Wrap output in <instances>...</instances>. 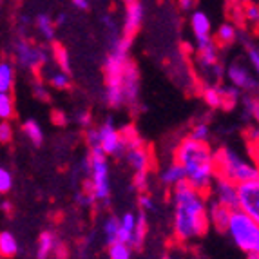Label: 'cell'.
<instances>
[{"instance_id":"obj_31","label":"cell","mask_w":259,"mask_h":259,"mask_svg":"<svg viewBox=\"0 0 259 259\" xmlns=\"http://www.w3.org/2000/svg\"><path fill=\"white\" fill-rule=\"evenodd\" d=\"M109 259H131L133 257V248L125 243H112L107 248Z\"/></svg>"},{"instance_id":"obj_42","label":"cell","mask_w":259,"mask_h":259,"mask_svg":"<svg viewBox=\"0 0 259 259\" xmlns=\"http://www.w3.org/2000/svg\"><path fill=\"white\" fill-rule=\"evenodd\" d=\"M51 118L55 123H58V125H65V123H67V118H65V114L62 111H53Z\"/></svg>"},{"instance_id":"obj_24","label":"cell","mask_w":259,"mask_h":259,"mask_svg":"<svg viewBox=\"0 0 259 259\" xmlns=\"http://www.w3.org/2000/svg\"><path fill=\"white\" fill-rule=\"evenodd\" d=\"M36 27H38V31L42 33V36L48 40V42H55L56 26H55V20H53L49 15L40 13L38 17H36Z\"/></svg>"},{"instance_id":"obj_13","label":"cell","mask_w":259,"mask_h":259,"mask_svg":"<svg viewBox=\"0 0 259 259\" xmlns=\"http://www.w3.org/2000/svg\"><path fill=\"white\" fill-rule=\"evenodd\" d=\"M121 91L125 96V105L136 104L140 98V73L138 67L131 60L127 64L125 71L121 74Z\"/></svg>"},{"instance_id":"obj_25","label":"cell","mask_w":259,"mask_h":259,"mask_svg":"<svg viewBox=\"0 0 259 259\" xmlns=\"http://www.w3.org/2000/svg\"><path fill=\"white\" fill-rule=\"evenodd\" d=\"M15 82L13 65L9 62H0V93H11Z\"/></svg>"},{"instance_id":"obj_48","label":"cell","mask_w":259,"mask_h":259,"mask_svg":"<svg viewBox=\"0 0 259 259\" xmlns=\"http://www.w3.org/2000/svg\"><path fill=\"white\" fill-rule=\"evenodd\" d=\"M163 259H182V257H180L178 252H167V254L163 255Z\"/></svg>"},{"instance_id":"obj_23","label":"cell","mask_w":259,"mask_h":259,"mask_svg":"<svg viewBox=\"0 0 259 259\" xmlns=\"http://www.w3.org/2000/svg\"><path fill=\"white\" fill-rule=\"evenodd\" d=\"M22 131H24L26 138L29 140L35 147H40V145L44 143V131H42V127H40V123L36 120H33V118L26 120L24 123H22Z\"/></svg>"},{"instance_id":"obj_43","label":"cell","mask_w":259,"mask_h":259,"mask_svg":"<svg viewBox=\"0 0 259 259\" xmlns=\"http://www.w3.org/2000/svg\"><path fill=\"white\" fill-rule=\"evenodd\" d=\"M73 8L82 9V11H87V9L91 8V2H89V0H74V2H73Z\"/></svg>"},{"instance_id":"obj_50","label":"cell","mask_w":259,"mask_h":259,"mask_svg":"<svg viewBox=\"0 0 259 259\" xmlns=\"http://www.w3.org/2000/svg\"><path fill=\"white\" fill-rule=\"evenodd\" d=\"M196 259H208V257H203V255H199V257H196Z\"/></svg>"},{"instance_id":"obj_37","label":"cell","mask_w":259,"mask_h":259,"mask_svg":"<svg viewBox=\"0 0 259 259\" xmlns=\"http://www.w3.org/2000/svg\"><path fill=\"white\" fill-rule=\"evenodd\" d=\"M13 140V127L9 121H0V143H9Z\"/></svg>"},{"instance_id":"obj_15","label":"cell","mask_w":259,"mask_h":259,"mask_svg":"<svg viewBox=\"0 0 259 259\" xmlns=\"http://www.w3.org/2000/svg\"><path fill=\"white\" fill-rule=\"evenodd\" d=\"M190 31H192L196 40L212 38V22L205 11L194 9L190 13Z\"/></svg>"},{"instance_id":"obj_7","label":"cell","mask_w":259,"mask_h":259,"mask_svg":"<svg viewBox=\"0 0 259 259\" xmlns=\"http://www.w3.org/2000/svg\"><path fill=\"white\" fill-rule=\"evenodd\" d=\"M225 78H227V83L239 93H246V95L259 93V78L243 62H232L225 69Z\"/></svg>"},{"instance_id":"obj_45","label":"cell","mask_w":259,"mask_h":259,"mask_svg":"<svg viewBox=\"0 0 259 259\" xmlns=\"http://www.w3.org/2000/svg\"><path fill=\"white\" fill-rule=\"evenodd\" d=\"M180 8H182L183 11H194L196 2H192V0H182V2H180Z\"/></svg>"},{"instance_id":"obj_3","label":"cell","mask_w":259,"mask_h":259,"mask_svg":"<svg viewBox=\"0 0 259 259\" xmlns=\"http://www.w3.org/2000/svg\"><path fill=\"white\" fill-rule=\"evenodd\" d=\"M214 165L218 178H223L234 185H241L259 178V163L250 154H243L238 149L221 147L214 152Z\"/></svg>"},{"instance_id":"obj_29","label":"cell","mask_w":259,"mask_h":259,"mask_svg":"<svg viewBox=\"0 0 259 259\" xmlns=\"http://www.w3.org/2000/svg\"><path fill=\"white\" fill-rule=\"evenodd\" d=\"M15 114V102L11 93H0V121H8Z\"/></svg>"},{"instance_id":"obj_36","label":"cell","mask_w":259,"mask_h":259,"mask_svg":"<svg viewBox=\"0 0 259 259\" xmlns=\"http://www.w3.org/2000/svg\"><path fill=\"white\" fill-rule=\"evenodd\" d=\"M133 185L136 190H140L142 194H145V189L149 185V172H136L133 176Z\"/></svg>"},{"instance_id":"obj_4","label":"cell","mask_w":259,"mask_h":259,"mask_svg":"<svg viewBox=\"0 0 259 259\" xmlns=\"http://www.w3.org/2000/svg\"><path fill=\"white\" fill-rule=\"evenodd\" d=\"M87 154H89L91 168L83 183L85 196H89L93 201H107L111 196V174H109L107 156L100 147L89 149Z\"/></svg>"},{"instance_id":"obj_33","label":"cell","mask_w":259,"mask_h":259,"mask_svg":"<svg viewBox=\"0 0 259 259\" xmlns=\"http://www.w3.org/2000/svg\"><path fill=\"white\" fill-rule=\"evenodd\" d=\"M246 58H248V67L252 69V73L259 78V48L248 46L246 48Z\"/></svg>"},{"instance_id":"obj_49","label":"cell","mask_w":259,"mask_h":259,"mask_svg":"<svg viewBox=\"0 0 259 259\" xmlns=\"http://www.w3.org/2000/svg\"><path fill=\"white\" fill-rule=\"evenodd\" d=\"M246 259H259V255H246Z\"/></svg>"},{"instance_id":"obj_5","label":"cell","mask_w":259,"mask_h":259,"mask_svg":"<svg viewBox=\"0 0 259 259\" xmlns=\"http://www.w3.org/2000/svg\"><path fill=\"white\" fill-rule=\"evenodd\" d=\"M227 236L232 239V243L246 255H259V225L254 223L248 216H245L241 210H232Z\"/></svg>"},{"instance_id":"obj_34","label":"cell","mask_w":259,"mask_h":259,"mask_svg":"<svg viewBox=\"0 0 259 259\" xmlns=\"http://www.w3.org/2000/svg\"><path fill=\"white\" fill-rule=\"evenodd\" d=\"M13 187V176L8 168L0 167V194H8Z\"/></svg>"},{"instance_id":"obj_27","label":"cell","mask_w":259,"mask_h":259,"mask_svg":"<svg viewBox=\"0 0 259 259\" xmlns=\"http://www.w3.org/2000/svg\"><path fill=\"white\" fill-rule=\"evenodd\" d=\"M102 229H104V236H105V239H107L109 245L116 243L118 229H120V218L118 216H107L104 220Z\"/></svg>"},{"instance_id":"obj_17","label":"cell","mask_w":259,"mask_h":259,"mask_svg":"<svg viewBox=\"0 0 259 259\" xmlns=\"http://www.w3.org/2000/svg\"><path fill=\"white\" fill-rule=\"evenodd\" d=\"M60 248V243H58V238L56 234L51 232V230H46V232L40 234L38 238V246H36V257L38 259H48L51 252H58Z\"/></svg>"},{"instance_id":"obj_11","label":"cell","mask_w":259,"mask_h":259,"mask_svg":"<svg viewBox=\"0 0 259 259\" xmlns=\"http://www.w3.org/2000/svg\"><path fill=\"white\" fill-rule=\"evenodd\" d=\"M208 194H210L208 199L230 208V210H236V208H238V185L227 182L223 178H216V180H214L210 190H208Z\"/></svg>"},{"instance_id":"obj_28","label":"cell","mask_w":259,"mask_h":259,"mask_svg":"<svg viewBox=\"0 0 259 259\" xmlns=\"http://www.w3.org/2000/svg\"><path fill=\"white\" fill-rule=\"evenodd\" d=\"M53 55H55V62H56V67L64 73L69 74L71 73V60H69V55L62 48L60 44H53Z\"/></svg>"},{"instance_id":"obj_6","label":"cell","mask_w":259,"mask_h":259,"mask_svg":"<svg viewBox=\"0 0 259 259\" xmlns=\"http://www.w3.org/2000/svg\"><path fill=\"white\" fill-rule=\"evenodd\" d=\"M196 65L203 74H212V80L218 82L223 74L220 65V48L214 38L196 40Z\"/></svg>"},{"instance_id":"obj_9","label":"cell","mask_w":259,"mask_h":259,"mask_svg":"<svg viewBox=\"0 0 259 259\" xmlns=\"http://www.w3.org/2000/svg\"><path fill=\"white\" fill-rule=\"evenodd\" d=\"M238 210L259 225V178L238 185Z\"/></svg>"},{"instance_id":"obj_22","label":"cell","mask_w":259,"mask_h":259,"mask_svg":"<svg viewBox=\"0 0 259 259\" xmlns=\"http://www.w3.org/2000/svg\"><path fill=\"white\" fill-rule=\"evenodd\" d=\"M18 254V241L13 234L4 230L0 232V257L11 259Z\"/></svg>"},{"instance_id":"obj_1","label":"cell","mask_w":259,"mask_h":259,"mask_svg":"<svg viewBox=\"0 0 259 259\" xmlns=\"http://www.w3.org/2000/svg\"><path fill=\"white\" fill-rule=\"evenodd\" d=\"M172 232L180 243H189L205 236L208 230V196L187 183L172 189Z\"/></svg>"},{"instance_id":"obj_20","label":"cell","mask_w":259,"mask_h":259,"mask_svg":"<svg viewBox=\"0 0 259 259\" xmlns=\"http://www.w3.org/2000/svg\"><path fill=\"white\" fill-rule=\"evenodd\" d=\"M147 230H149V220L147 214L140 210L136 214V227H134L133 232V239H131V248H142L143 243H145V238H147Z\"/></svg>"},{"instance_id":"obj_14","label":"cell","mask_w":259,"mask_h":259,"mask_svg":"<svg viewBox=\"0 0 259 259\" xmlns=\"http://www.w3.org/2000/svg\"><path fill=\"white\" fill-rule=\"evenodd\" d=\"M230 216H232V210H230V208L208 199V207H207L208 227H214V229L220 230V232H225L227 227H229Z\"/></svg>"},{"instance_id":"obj_18","label":"cell","mask_w":259,"mask_h":259,"mask_svg":"<svg viewBox=\"0 0 259 259\" xmlns=\"http://www.w3.org/2000/svg\"><path fill=\"white\" fill-rule=\"evenodd\" d=\"M203 102L210 109H225L223 102V83H207L201 91Z\"/></svg>"},{"instance_id":"obj_19","label":"cell","mask_w":259,"mask_h":259,"mask_svg":"<svg viewBox=\"0 0 259 259\" xmlns=\"http://www.w3.org/2000/svg\"><path fill=\"white\" fill-rule=\"evenodd\" d=\"M134 227H136V214H134V212H125V214H121L116 243H125V245H131Z\"/></svg>"},{"instance_id":"obj_40","label":"cell","mask_w":259,"mask_h":259,"mask_svg":"<svg viewBox=\"0 0 259 259\" xmlns=\"http://www.w3.org/2000/svg\"><path fill=\"white\" fill-rule=\"evenodd\" d=\"M33 95H35V98L42 100V102H49V91L44 82H35V85H33Z\"/></svg>"},{"instance_id":"obj_44","label":"cell","mask_w":259,"mask_h":259,"mask_svg":"<svg viewBox=\"0 0 259 259\" xmlns=\"http://www.w3.org/2000/svg\"><path fill=\"white\" fill-rule=\"evenodd\" d=\"M248 147H250V156L259 163V138L255 140V142L252 143V145H248Z\"/></svg>"},{"instance_id":"obj_32","label":"cell","mask_w":259,"mask_h":259,"mask_svg":"<svg viewBox=\"0 0 259 259\" xmlns=\"http://www.w3.org/2000/svg\"><path fill=\"white\" fill-rule=\"evenodd\" d=\"M187 138L194 140V142H199V143H208V140H210V127H208L207 123H203V121H199V123H196V125L190 129Z\"/></svg>"},{"instance_id":"obj_16","label":"cell","mask_w":259,"mask_h":259,"mask_svg":"<svg viewBox=\"0 0 259 259\" xmlns=\"http://www.w3.org/2000/svg\"><path fill=\"white\" fill-rule=\"evenodd\" d=\"M160 182L165 187H170V189H176L178 185L187 183L185 180V170L182 168V165H178L176 161H170L168 165H165L160 170Z\"/></svg>"},{"instance_id":"obj_41","label":"cell","mask_w":259,"mask_h":259,"mask_svg":"<svg viewBox=\"0 0 259 259\" xmlns=\"http://www.w3.org/2000/svg\"><path fill=\"white\" fill-rule=\"evenodd\" d=\"M257 138H259V125L248 127L246 129V142H248V145H252Z\"/></svg>"},{"instance_id":"obj_2","label":"cell","mask_w":259,"mask_h":259,"mask_svg":"<svg viewBox=\"0 0 259 259\" xmlns=\"http://www.w3.org/2000/svg\"><path fill=\"white\" fill-rule=\"evenodd\" d=\"M174 161L185 170L187 185L207 194L218 178L214 165V151L208 143H199L185 138L178 143L174 151Z\"/></svg>"},{"instance_id":"obj_21","label":"cell","mask_w":259,"mask_h":259,"mask_svg":"<svg viewBox=\"0 0 259 259\" xmlns=\"http://www.w3.org/2000/svg\"><path fill=\"white\" fill-rule=\"evenodd\" d=\"M238 36H239L238 26L232 24V22H223V24L218 27L216 35H214V42L218 44V48H220V46H230V44H234L238 40Z\"/></svg>"},{"instance_id":"obj_26","label":"cell","mask_w":259,"mask_h":259,"mask_svg":"<svg viewBox=\"0 0 259 259\" xmlns=\"http://www.w3.org/2000/svg\"><path fill=\"white\" fill-rule=\"evenodd\" d=\"M46 80H48V85H51L53 89H58V91H65V89H69V85H71L69 74L60 71L58 67H56L55 71H51Z\"/></svg>"},{"instance_id":"obj_30","label":"cell","mask_w":259,"mask_h":259,"mask_svg":"<svg viewBox=\"0 0 259 259\" xmlns=\"http://www.w3.org/2000/svg\"><path fill=\"white\" fill-rule=\"evenodd\" d=\"M243 107H245L246 116L255 121V125H259V96L257 95H246L243 98Z\"/></svg>"},{"instance_id":"obj_8","label":"cell","mask_w":259,"mask_h":259,"mask_svg":"<svg viewBox=\"0 0 259 259\" xmlns=\"http://www.w3.org/2000/svg\"><path fill=\"white\" fill-rule=\"evenodd\" d=\"M96 138H98V147L105 156H123L125 151L123 134L112 121V118H107L96 127Z\"/></svg>"},{"instance_id":"obj_35","label":"cell","mask_w":259,"mask_h":259,"mask_svg":"<svg viewBox=\"0 0 259 259\" xmlns=\"http://www.w3.org/2000/svg\"><path fill=\"white\" fill-rule=\"evenodd\" d=\"M243 17L250 24H259V6L257 4H246L243 9Z\"/></svg>"},{"instance_id":"obj_12","label":"cell","mask_w":259,"mask_h":259,"mask_svg":"<svg viewBox=\"0 0 259 259\" xmlns=\"http://www.w3.org/2000/svg\"><path fill=\"white\" fill-rule=\"evenodd\" d=\"M123 24H121V36L133 38L134 33L142 27L145 18V6L138 0H131L123 4Z\"/></svg>"},{"instance_id":"obj_38","label":"cell","mask_w":259,"mask_h":259,"mask_svg":"<svg viewBox=\"0 0 259 259\" xmlns=\"http://www.w3.org/2000/svg\"><path fill=\"white\" fill-rule=\"evenodd\" d=\"M138 203H140V210L145 212V214H149V212H154L156 210L154 199H152L149 194H140Z\"/></svg>"},{"instance_id":"obj_39","label":"cell","mask_w":259,"mask_h":259,"mask_svg":"<svg viewBox=\"0 0 259 259\" xmlns=\"http://www.w3.org/2000/svg\"><path fill=\"white\" fill-rule=\"evenodd\" d=\"M74 121H76L78 125L83 127V129H91V112L89 111H78L76 114H74Z\"/></svg>"},{"instance_id":"obj_46","label":"cell","mask_w":259,"mask_h":259,"mask_svg":"<svg viewBox=\"0 0 259 259\" xmlns=\"http://www.w3.org/2000/svg\"><path fill=\"white\" fill-rule=\"evenodd\" d=\"M65 20H67V15H64V13H60L58 17L55 18V26L56 27H60V26H64L65 24Z\"/></svg>"},{"instance_id":"obj_10","label":"cell","mask_w":259,"mask_h":259,"mask_svg":"<svg viewBox=\"0 0 259 259\" xmlns=\"http://www.w3.org/2000/svg\"><path fill=\"white\" fill-rule=\"evenodd\" d=\"M15 53H17L18 64L31 71L40 69L48 62V53L35 44L26 42V40H18L17 46H15Z\"/></svg>"},{"instance_id":"obj_47","label":"cell","mask_w":259,"mask_h":259,"mask_svg":"<svg viewBox=\"0 0 259 259\" xmlns=\"http://www.w3.org/2000/svg\"><path fill=\"white\" fill-rule=\"evenodd\" d=\"M0 207H2V210H4L6 214H11V210H13V207H11V203H9V201H4Z\"/></svg>"}]
</instances>
